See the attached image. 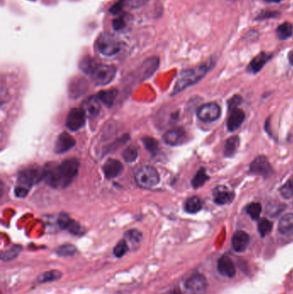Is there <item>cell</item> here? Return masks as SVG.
<instances>
[{
  "label": "cell",
  "instance_id": "obj_1",
  "mask_svg": "<svg viewBox=\"0 0 293 294\" xmlns=\"http://www.w3.org/2000/svg\"><path fill=\"white\" fill-rule=\"evenodd\" d=\"M79 169V162L76 158H68L62 163H49L43 168L45 181L50 187H67L77 176Z\"/></svg>",
  "mask_w": 293,
  "mask_h": 294
},
{
  "label": "cell",
  "instance_id": "obj_2",
  "mask_svg": "<svg viewBox=\"0 0 293 294\" xmlns=\"http://www.w3.org/2000/svg\"><path fill=\"white\" fill-rule=\"evenodd\" d=\"M213 65L214 61L210 59L194 68L182 71L175 83L173 94L181 92L187 87L192 86L194 83H198L199 81L201 80L202 77H204L208 71L213 68Z\"/></svg>",
  "mask_w": 293,
  "mask_h": 294
},
{
  "label": "cell",
  "instance_id": "obj_3",
  "mask_svg": "<svg viewBox=\"0 0 293 294\" xmlns=\"http://www.w3.org/2000/svg\"><path fill=\"white\" fill-rule=\"evenodd\" d=\"M44 179L43 168H29L23 170L18 175V184L16 186V195L24 198L30 192L34 185Z\"/></svg>",
  "mask_w": 293,
  "mask_h": 294
},
{
  "label": "cell",
  "instance_id": "obj_4",
  "mask_svg": "<svg viewBox=\"0 0 293 294\" xmlns=\"http://www.w3.org/2000/svg\"><path fill=\"white\" fill-rule=\"evenodd\" d=\"M98 52L104 56H114L122 50V42L111 34L104 33L98 37L95 42Z\"/></svg>",
  "mask_w": 293,
  "mask_h": 294
},
{
  "label": "cell",
  "instance_id": "obj_5",
  "mask_svg": "<svg viewBox=\"0 0 293 294\" xmlns=\"http://www.w3.org/2000/svg\"><path fill=\"white\" fill-rule=\"evenodd\" d=\"M135 181L140 187L151 188L158 184L160 181L159 174L154 167L145 165L137 171Z\"/></svg>",
  "mask_w": 293,
  "mask_h": 294
},
{
  "label": "cell",
  "instance_id": "obj_6",
  "mask_svg": "<svg viewBox=\"0 0 293 294\" xmlns=\"http://www.w3.org/2000/svg\"><path fill=\"white\" fill-rule=\"evenodd\" d=\"M95 85L104 86L112 82L116 75V66L97 64L89 73Z\"/></svg>",
  "mask_w": 293,
  "mask_h": 294
},
{
  "label": "cell",
  "instance_id": "obj_7",
  "mask_svg": "<svg viewBox=\"0 0 293 294\" xmlns=\"http://www.w3.org/2000/svg\"><path fill=\"white\" fill-rule=\"evenodd\" d=\"M185 287L190 294H206L208 288V279L202 273H193L186 279Z\"/></svg>",
  "mask_w": 293,
  "mask_h": 294
},
{
  "label": "cell",
  "instance_id": "obj_8",
  "mask_svg": "<svg viewBox=\"0 0 293 294\" xmlns=\"http://www.w3.org/2000/svg\"><path fill=\"white\" fill-rule=\"evenodd\" d=\"M221 115V109L215 103L203 104L197 110L199 119L203 122H213L217 121Z\"/></svg>",
  "mask_w": 293,
  "mask_h": 294
},
{
  "label": "cell",
  "instance_id": "obj_9",
  "mask_svg": "<svg viewBox=\"0 0 293 294\" xmlns=\"http://www.w3.org/2000/svg\"><path fill=\"white\" fill-rule=\"evenodd\" d=\"M250 172L261 175L264 178H268L272 175V167L268 159L264 156H259L250 163Z\"/></svg>",
  "mask_w": 293,
  "mask_h": 294
},
{
  "label": "cell",
  "instance_id": "obj_10",
  "mask_svg": "<svg viewBox=\"0 0 293 294\" xmlns=\"http://www.w3.org/2000/svg\"><path fill=\"white\" fill-rule=\"evenodd\" d=\"M86 116L83 109H72L66 118V127L72 132L79 130L85 124Z\"/></svg>",
  "mask_w": 293,
  "mask_h": 294
},
{
  "label": "cell",
  "instance_id": "obj_11",
  "mask_svg": "<svg viewBox=\"0 0 293 294\" xmlns=\"http://www.w3.org/2000/svg\"><path fill=\"white\" fill-rule=\"evenodd\" d=\"M186 136V132L183 128H173L166 132L163 135V140L169 146H179L185 141Z\"/></svg>",
  "mask_w": 293,
  "mask_h": 294
},
{
  "label": "cell",
  "instance_id": "obj_12",
  "mask_svg": "<svg viewBox=\"0 0 293 294\" xmlns=\"http://www.w3.org/2000/svg\"><path fill=\"white\" fill-rule=\"evenodd\" d=\"M57 223H58L60 228L68 231L69 232H71V234H83L82 226H80L79 224L74 221V220L70 219L65 214L59 215V218H58V220H57Z\"/></svg>",
  "mask_w": 293,
  "mask_h": 294
},
{
  "label": "cell",
  "instance_id": "obj_13",
  "mask_svg": "<svg viewBox=\"0 0 293 294\" xmlns=\"http://www.w3.org/2000/svg\"><path fill=\"white\" fill-rule=\"evenodd\" d=\"M75 144H76V141L71 134L62 133L59 134V136L57 139L54 152H56L57 154H61L64 152H68L69 150H71L75 146Z\"/></svg>",
  "mask_w": 293,
  "mask_h": 294
},
{
  "label": "cell",
  "instance_id": "obj_14",
  "mask_svg": "<svg viewBox=\"0 0 293 294\" xmlns=\"http://www.w3.org/2000/svg\"><path fill=\"white\" fill-rule=\"evenodd\" d=\"M133 17L130 13L123 12L120 15L116 16V18L113 20V29L116 32H125L130 29L133 24Z\"/></svg>",
  "mask_w": 293,
  "mask_h": 294
},
{
  "label": "cell",
  "instance_id": "obj_15",
  "mask_svg": "<svg viewBox=\"0 0 293 294\" xmlns=\"http://www.w3.org/2000/svg\"><path fill=\"white\" fill-rule=\"evenodd\" d=\"M217 267H218L219 273L222 274L223 276L232 278L237 273L234 262L229 256H224L220 257L218 261Z\"/></svg>",
  "mask_w": 293,
  "mask_h": 294
},
{
  "label": "cell",
  "instance_id": "obj_16",
  "mask_svg": "<svg viewBox=\"0 0 293 294\" xmlns=\"http://www.w3.org/2000/svg\"><path fill=\"white\" fill-rule=\"evenodd\" d=\"M82 109L86 116L89 118H94L97 116L101 111V104L98 96L92 95L90 97L87 98L82 104Z\"/></svg>",
  "mask_w": 293,
  "mask_h": 294
},
{
  "label": "cell",
  "instance_id": "obj_17",
  "mask_svg": "<svg viewBox=\"0 0 293 294\" xmlns=\"http://www.w3.org/2000/svg\"><path fill=\"white\" fill-rule=\"evenodd\" d=\"M245 119V114L243 110L238 108H235L231 110V113L229 115L227 120V128L230 132H234L243 124Z\"/></svg>",
  "mask_w": 293,
  "mask_h": 294
},
{
  "label": "cell",
  "instance_id": "obj_18",
  "mask_svg": "<svg viewBox=\"0 0 293 294\" xmlns=\"http://www.w3.org/2000/svg\"><path fill=\"white\" fill-rule=\"evenodd\" d=\"M104 175L108 179H113L117 177L123 170V165L122 162L119 160L110 158L107 160L103 167Z\"/></svg>",
  "mask_w": 293,
  "mask_h": 294
},
{
  "label": "cell",
  "instance_id": "obj_19",
  "mask_svg": "<svg viewBox=\"0 0 293 294\" xmlns=\"http://www.w3.org/2000/svg\"><path fill=\"white\" fill-rule=\"evenodd\" d=\"M249 242H250L249 235L243 231H238L233 235L231 244L233 249L237 252L241 253L245 251L246 249L249 246Z\"/></svg>",
  "mask_w": 293,
  "mask_h": 294
},
{
  "label": "cell",
  "instance_id": "obj_20",
  "mask_svg": "<svg viewBox=\"0 0 293 294\" xmlns=\"http://www.w3.org/2000/svg\"><path fill=\"white\" fill-rule=\"evenodd\" d=\"M235 193L228 190L227 187H218L213 193L214 202L218 205H225L231 203L234 200Z\"/></svg>",
  "mask_w": 293,
  "mask_h": 294
},
{
  "label": "cell",
  "instance_id": "obj_21",
  "mask_svg": "<svg viewBox=\"0 0 293 294\" xmlns=\"http://www.w3.org/2000/svg\"><path fill=\"white\" fill-rule=\"evenodd\" d=\"M271 58H272L271 54L261 53L258 54L251 60V62L249 63V67H248L249 71L252 73H257L263 68L264 65L269 61Z\"/></svg>",
  "mask_w": 293,
  "mask_h": 294
},
{
  "label": "cell",
  "instance_id": "obj_22",
  "mask_svg": "<svg viewBox=\"0 0 293 294\" xmlns=\"http://www.w3.org/2000/svg\"><path fill=\"white\" fill-rule=\"evenodd\" d=\"M278 232L284 236H293V214H285L278 223Z\"/></svg>",
  "mask_w": 293,
  "mask_h": 294
},
{
  "label": "cell",
  "instance_id": "obj_23",
  "mask_svg": "<svg viewBox=\"0 0 293 294\" xmlns=\"http://www.w3.org/2000/svg\"><path fill=\"white\" fill-rule=\"evenodd\" d=\"M157 66H158V60L157 58H151L150 60H146L141 66V71H140L141 78L146 79L147 77H151L157 70Z\"/></svg>",
  "mask_w": 293,
  "mask_h": 294
},
{
  "label": "cell",
  "instance_id": "obj_24",
  "mask_svg": "<svg viewBox=\"0 0 293 294\" xmlns=\"http://www.w3.org/2000/svg\"><path fill=\"white\" fill-rule=\"evenodd\" d=\"M62 273L57 269L47 271V272L40 274V276L36 279V282L40 283V284L53 282V281L59 280L62 277Z\"/></svg>",
  "mask_w": 293,
  "mask_h": 294
},
{
  "label": "cell",
  "instance_id": "obj_25",
  "mask_svg": "<svg viewBox=\"0 0 293 294\" xmlns=\"http://www.w3.org/2000/svg\"><path fill=\"white\" fill-rule=\"evenodd\" d=\"M276 35L279 40L284 41L293 36V25L289 22H284L278 25L276 30Z\"/></svg>",
  "mask_w": 293,
  "mask_h": 294
},
{
  "label": "cell",
  "instance_id": "obj_26",
  "mask_svg": "<svg viewBox=\"0 0 293 294\" xmlns=\"http://www.w3.org/2000/svg\"><path fill=\"white\" fill-rule=\"evenodd\" d=\"M185 211L188 214H196L201 211L202 208V200L197 196H192L185 202Z\"/></svg>",
  "mask_w": 293,
  "mask_h": 294
},
{
  "label": "cell",
  "instance_id": "obj_27",
  "mask_svg": "<svg viewBox=\"0 0 293 294\" xmlns=\"http://www.w3.org/2000/svg\"><path fill=\"white\" fill-rule=\"evenodd\" d=\"M118 91L116 89H112L110 90H104L98 94V98L101 103L107 106V107H111L115 100H116V96H117Z\"/></svg>",
  "mask_w": 293,
  "mask_h": 294
},
{
  "label": "cell",
  "instance_id": "obj_28",
  "mask_svg": "<svg viewBox=\"0 0 293 294\" xmlns=\"http://www.w3.org/2000/svg\"><path fill=\"white\" fill-rule=\"evenodd\" d=\"M239 138L237 136L231 137L226 140L225 144L224 153L225 157H232L237 152L238 146H239Z\"/></svg>",
  "mask_w": 293,
  "mask_h": 294
},
{
  "label": "cell",
  "instance_id": "obj_29",
  "mask_svg": "<svg viewBox=\"0 0 293 294\" xmlns=\"http://www.w3.org/2000/svg\"><path fill=\"white\" fill-rule=\"evenodd\" d=\"M209 179L207 171L204 168H201L196 173L194 177L192 180V186L194 188H199L202 187L206 183V181Z\"/></svg>",
  "mask_w": 293,
  "mask_h": 294
},
{
  "label": "cell",
  "instance_id": "obj_30",
  "mask_svg": "<svg viewBox=\"0 0 293 294\" xmlns=\"http://www.w3.org/2000/svg\"><path fill=\"white\" fill-rule=\"evenodd\" d=\"M55 253L57 256L60 257H69V256H73L77 253V248L73 244H64L61 246H59L55 250Z\"/></svg>",
  "mask_w": 293,
  "mask_h": 294
},
{
  "label": "cell",
  "instance_id": "obj_31",
  "mask_svg": "<svg viewBox=\"0 0 293 294\" xmlns=\"http://www.w3.org/2000/svg\"><path fill=\"white\" fill-rule=\"evenodd\" d=\"M142 238V233L136 229H132L125 233V239L128 241V243L129 242L133 245H138L140 244Z\"/></svg>",
  "mask_w": 293,
  "mask_h": 294
},
{
  "label": "cell",
  "instance_id": "obj_32",
  "mask_svg": "<svg viewBox=\"0 0 293 294\" xmlns=\"http://www.w3.org/2000/svg\"><path fill=\"white\" fill-rule=\"evenodd\" d=\"M261 205L259 202H253L247 206L245 208L246 213L249 214L252 220H257L260 218L261 213Z\"/></svg>",
  "mask_w": 293,
  "mask_h": 294
},
{
  "label": "cell",
  "instance_id": "obj_33",
  "mask_svg": "<svg viewBox=\"0 0 293 294\" xmlns=\"http://www.w3.org/2000/svg\"><path fill=\"white\" fill-rule=\"evenodd\" d=\"M21 251V246L17 245V246L12 247L9 250H5L1 253V260L4 261H12L13 259H15Z\"/></svg>",
  "mask_w": 293,
  "mask_h": 294
},
{
  "label": "cell",
  "instance_id": "obj_34",
  "mask_svg": "<svg viewBox=\"0 0 293 294\" xmlns=\"http://www.w3.org/2000/svg\"><path fill=\"white\" fill-rule=\"evenodd\" d=\"M128 251H129V245H128V241L126 239H122L115 247L114 255L117 258H122Z\"/></svg>",
  "mask_w": 293,
  "mask_h": 294
},
{
  "label": "cell",
  "instance_id": "obj_35",
  "mask_svg": "<svg viewBox=\"0 0 293 294\" xmlns=\"http://www.w3.org/2000/svg\"><path fill=\"white\" fill-rule=\"evenodd\" d=\"M139 156V152L138 149L134 146H129L127 149H125L122 157L124 158V160L128 163H133L136 160L137 158Z\"/></svg>",
  "mask_w": 293,
  "mask_h": 294
},
{
  "label": "cell",
  "instance_id": "obj_36",
  "mask_svg": "<svg viewBox=\"0 0 293 294\" xmlns=\"http://www.w3.org/2000/svg\"><path fill=\"white\" fill-rule=\"evenodd\" d=\"M272 223L270 220L262 219L258 223V231L260 232L261 237H265L272 231Z\"/></svg>",
  "mask_w": 293,
  "mask_h": 294
},
{
  "label": "cell",
  "instance_id": "obj_37",
  "mask_svg": "<svg viewBox=\"0 0 293 294\" xmlns=\"http://www.w3.org/2000/svg\"><path fill=\"white\" fill-rule=\"evenodd\" d=\"M279 193L284 199H290L293 196V178H290L284 183L280 189Z\"/></svg>",
  "mask_w": 293,
  "mask_h": 294
},
{
  "label": "cell",
  "instance_id": "obj_38",
  "mask_svg": "<svg viewBox=\"0 0 293 294\" xmlns=\"http://www.w3.org/2000/svg\"><path fill=\"white\" fill-rule=\"evenodd\" d=\"M143 143L145 145V148L147 149L151 153L155 154L157 152L158 144L154 139H152L151 137H145V138H143Z\"/></svg>",
  "mask_w": 293,
  "mask_h": 294
},
{
  "label": "cell",
  "instance_id": "obj_39",
  "mask_svg": "<svg viewBox=\"0 0 293 294\" xmlns=\"http://www.w3.org/2000/svg\"><path fill=\"white\" fill-rule=\"evenodd\" d=\"M128 6V0H119L111 7L110 12L112 15L118 16L123 13L125 6Z\"/></svg>",
  "mask_w": 293,
  "mask_h": 294
},
{
  "label": "cell",
  "instance_id": "obj_40",
  "mask_svg": "<svg viewBox=\"0 0 293 294\" xmlns=\"http://www.w3.org/2000/svg\"><path fill=\"white\" fill-rule=\"evenodd\" d=\"M243 101V99L239 95H235L233 97L231 98V100L229 101V108L232 110L235 108H237V106L239 105Z\"/></svg>",
  "mask_w": 293,
  "mask_h": 294
},
{
  "label": "cell",
  "instance_id": "obj_41",
  "mask_svg": "<svg viewBox=\"0 0 293 294\" xmlns=\"http://www.w3.org/2000/svg\"><path fill=\"white\" fill-rule=\"evenodd\" d=\"M145 0H128V6L132 9H137L144 6Z\"/></svg>",
  "mask_w": 293,
  "mask_h": 294
},
{
  "label": "cell",
  "instance_id": "obj_42",
  "mask_svg": "<svg viewBox=\"0 0 293 294\" xmlns=\"http://www.w3.org/2000/svg\"><path fill=\"white\" fill-rule=\"evenodd\" d=\"M279 12H265L263 13H261V16L259 17V19H264V18H267V15H269L270 18H276L279 16L278 14Z\"/></svg>",
  "mask_w": 293,
  "mask_h": 294
},
{
  "label": "cell",
  "instance_id": "obj_43",
  "mask_svg": "<svg viewBox=\"0 0 293 294\" xmlns=\"http://www.w3.org/2000/svg\"><path fill=\"white\" fill-rule=\"evenodd\" d=\"M288 60H289L290 65H293V50L290 51L289 54H288Z\"/></svg>",
  "mask_w": 293,
  "mask_h": 294
},
{
  "label": "cell",
  "instance_id": "obj_44",
  "mask_svg": "<svg viewBox=\"0 0 293 294\" xmlns=\"http://www.w3.org/2000/svg\"><path fill=\"white\" fill-rule=\"evenodd\" d=\"M165 294H182L179 290H173V291H169Z\"/></svg>",
  "mask_w": 293,
  "mask_h": 294
},
{
  "label": "cell",
  "instance_id": "obj_45",
  "mask_svg": "<svg viewBox=\"0 0 293 294\" xmlns=\"http://www.w3.org/2000/svg\"><path fill=\"white\" fill-rule=\"evenodd\" d=\"M267 2H272V3H278V2H281L283 0H266Z\"/></svg>",
  "mask_w": 293,
  "mask_h": 294
}]
</instances>
